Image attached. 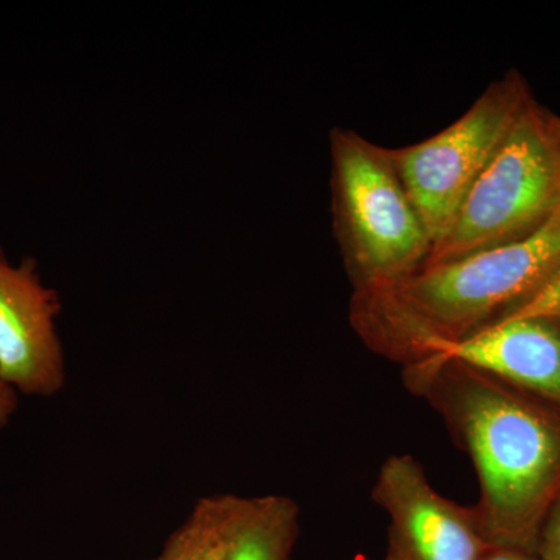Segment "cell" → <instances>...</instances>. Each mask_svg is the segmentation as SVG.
I'll use <instances>...</instances> for the list:
<instances>
[{"mask_svg": "<svg viewBox=\"0 0 560 560\" xmlns=\"http://www.w3.org/2000/svg\"><path fill=\"white\" fill-rule=\"evenodd\" d=\"M401 378L474 464L490 545L536 552L560 495V407L442 353L404 366Z\"/></svg>", "mask_w": 560, "mask_h": 560, "instance_id": "cell-1", "label": "cell"}, {"mask_svg": "<svg viewBox=\"0 0 560 560\" xmlns=\"http://www.w3.org/2000/svg\"><path fill=\"white\" fill-rule=\"evenodd\" d=\"M560 270V213L522 241L429 265L353 291L349 320L368 349L401 366L438 355L503 319Z\"/></svg>", "mask_w": 560, "mask_h": 560, "instance_id": "cell-2", "label": "cell"}, {"mask_svg": "<svg viewBox=\"0 0 560 560\" xmlns=\"http://www.w3.org/2000/svg\"><path fill=\"white\" fill-rule=\"evenodd\" d=\"M335 231L353 291L381 289L420 270L433 249L389 149L359 132H330Z\"/></svg>", "mask_w": 560, "mask_h": 560, "instance_id": "cell-3", "label": "cell"}, {"mask_svg": "<svg viewBox=\"0 0 560 560\" xmlns=\"http://www.w3.org/2000/svg\"><path fill=\"white\" fill-rule=\"evenodd\" d=\"M560 202V117L534 97L475 180L423 267L522 241Z\"/></svg>", "mask_w": 560, "mask_h": 560, "instance_id": "cell-4", "label": "cell"}, {"mask_svg": "<svg viewBox=\"0 0 560 560\" xmlns=\"http://www.w3.org/2000/svg\"><path fill=\"white\" fill-rule=\"evenodd\" d=\"M533 98L517 70L493 81L451 127L433 138L389 150L401 184L433 246L451 230L475 180Z\"/></svg>", "mask_w": 560, "mask_h": 560, "instance_id": "cell-5", "label": "cell"}, {"mask_svg": "<svg viewBox=\"0 0 560 560\" xmlns=\"http://www.w3.org/2000/svg\"><path fill=\"white\" fill-rule=\"evenodd\" d=\"M371 497L389 517L385 560H481L493 548L475 506L441 495L415 456H389Z\"/></svg>", "mask_w": 560, "mask_h": 560, "instance_id": "cell-6", "label": "cell"}, {"mask_svg": "<svg viewBox=\"0 0 560 560\" xmlns=\"http://www.w3.org/2000/svg\"><path fill=\"white\" fill-rule=\"evenodd\" d=\"M57 291L40 282L35 259L11 265L0 249V378L18 394L54 397L66 385V361L55 319Z\"/></svg>", "mask_w": 560, "mask_h": 560, "instance_id": "cell-7", "label": "cell"}, {"mask_svg": "<svg viewBox=\"0 0 560 560\" xmlns=\"http://www.w3.org/2000/svg\"><path fill=\"white\" fill-rule=\"evenodd\" d=\"M442 355L560 407L559 319L514 313L444 350Z\"/></svg>", "mask_w": 560, "mask_h": 560, "instance_id": "cell-8", "label": "cell"}, {"mask_svg": "<svg viewBox=\"0 0 560 560\" xmlns=\"http://www.w3.org/2000/svg\"><path fill=\"white\" fill-rule=\"evenodd\" d=\"M300 533L301 508L290 497L237 495L223 560H291Z\"/></svg>", "mask_w": 560, "mask_h": 560, "instance_id": "cell-9", "label": "cell"}, {"mask_svg": "<svg viewBox=\"0 0 560 560\" xmlns=\"http://www.w3.org/2000/svg\"><path fill=\"white\" fill-rule=\"evenodd\" d=\"M220 497H202L194 510L180 523L179 528L173 530L172 536L165 541L161 555L153 560H198L200 559L210 533L215 525L220 510Z\"/></svg>", "mask_w": 560, "mask_h": 560, "instance_id": "cell-10", "label": "cell"}, {"mask_svg": "<svg viewBox=\"0 0 560 560\" xmlns=\"http://www.w3.org/2000/svg\"><path fill=\"white\" fill-rule=\"evenodd\" d=\"M235 501H237V495L234 493H221L215 525H213L208 544L198 560H223L228 523H230L232 511H234Z\"/></svg>", "mask_w": 560, "mask_h": 560, "instance_id": "cell-11", "label": "cell"}, {"mask_svg": "<svg viewBox=\"0 0 560 560\" xmlns=\"http://www.w3.org/2000/svg\"><path fill=\"white\" fill-rule=\"evenodd\" d=\"M536 555L540 560H560V495L541 525Z\"/></svg>", "mask_w": 560, "mask_h": 560, "instance_id": "cell-12", "label": "cell"}, {"mask_svg": "<svg viewBox=\"0 0 560 560\" xmlns=\"http://www.w3.org/2000/svg\"><path fill=\"white\" fill-rule=\"evenodd\" d=\"M18 393L9 383L0 378V430L9 425L11 418L18 410Z\"/></svg>", "mask_w": 560, "mask_h": 560, "instance_id": "cell-13", "label": "cell"}, {"mask_svg": "<svg viewBox=\"0 0 560 560\" xmlns=\"http://www.w3.org/2000/svg\"><path fill=\"white\" fill-rule=\"evenodd\" d=\"M481 560H540L536 552L517 550V548L493 547L490 548Z\"/></svg>", "mask_w": 560, "mask_h": 560, "instance_id": "cell-14", "label": "cell"}, {"mask_svg": "<svg viewBox=\"0 0 560 560\" xmlns=\"http://www.w3.org/2000/svg\"><path fill=\"white\" fill-rule=\"evenodd\" d=\"M558 210H559V213H560V202H559V206H558Z\"/></svg>", "mask_w": 560, "mask_h": 560, "instance_id": "cell-15", "label": "cell"}]
</instances>
